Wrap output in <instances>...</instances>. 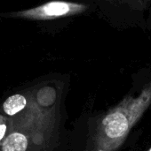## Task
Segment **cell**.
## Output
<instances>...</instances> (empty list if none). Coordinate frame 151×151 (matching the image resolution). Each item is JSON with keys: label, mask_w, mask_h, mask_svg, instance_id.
I'll list each match as a JSON object with an SVG mask.
<instances>
[{"label": "cell", "mask_w": 151, "mask_h": 151, "mask_svg": "<svg viewBox=\"0 0 151 151\" xmlns=\"http://www.w3.org/2000/svg\"><path fill=\"white\" fill-rule=\"evenodd\" d=\"M151 101V86L144 90L137 99H129L118 108L107 115L99 128L101 145L108 149L119 143L126 135L129 129L143 113Z\"/></svg>", "instance_id": "obj_1"}, {"label": "cell", "mask_w": 151, "mask_h": 151, "mask_svg": "<svg viewBox=\"0 0 151 151\" xmlns=\"http://www.w3.org/2000/svg\"><path fill=\"white\" fill-rule=\"evenodd\" d=\"M93 2L79 0H50L38 5L14 12H0V19H19L44 25L68 20L91 12Z\"/></svg>", "instance_id": "obj_2"}, {"label": "cell", "mask_w": 151, "mask_h": 151, "mask_svg": "<svg viewBox=\"0 0 151 151\" xmlns=\"http://www.w3.org/2000/svg\"><path fill=\"white\" fill-rule=\"evenodd\" d=\"M28 99L24 94L16 93L8 96L3 102L0 111L5 117L13 119L22 114L28 108Z\"/></svg>", "instance_id": "obj_3"}, {"label": "cell", "mask_w": 151, "mask_h": 151, "mask_svg": "<svg viewBox=\"0 0 151 151\" xmlns=\"http://www.w3.org/2000/svg\"><path fill=\"white\" fill-rule=\"evenodd\" d=\"M109 4H115V6L124 7L129 11L136 12H143L150 5L151 0H106Z\"/></svg>", "instance_id": "obj_4"}, {"label": "cell", "mask_w": 151, "mask_h": 151, "mask_svg": "<svg viewBox=\"0 0 151 151\" xmlns=\"http://www.w3.org/2000/svg\"><path fill=\"white\" fill-rule=\"evenodd\" d=\"M150 151H151V149H150Z\"/></svg>", "instance_id": "obj_5"}]
</instances>
